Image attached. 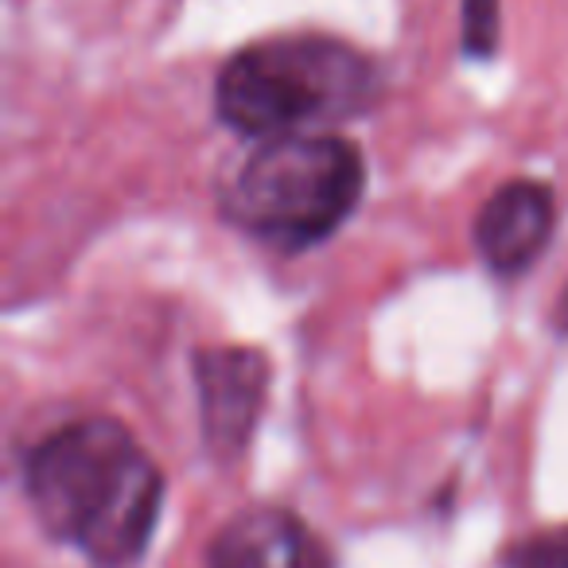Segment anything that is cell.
<instances>
[{
  "instance_id": "obj_1",
  "label": "cell",
  "mask_w": 568,
  "mask_h": 568,
  "mask_svg": "<svg viewBox=\"0 0 568 568\" xmlns=\"http://www.w3.org/2000/svg\"><path fill=\"white\" fill-rule=\"evenodd\" d=\"M40 529L94 568H133L164 514V471L113 417H79L24 456Z\"/></svg>"
},
{
  "instance_id": "obj_2",
  "label": "cell",
  "mask_w": 568,
  "mask_h": 568,
  "mask_svg": "<svg viewBox=\"0 0 568 568\" xmlns=\"http://www.w3.org/2000/svg\"><path fill=\"white\" fill-rule=\"evenodd\" d=\"M378 98L371 55L332 36H273L242 48L214 82V113L242 136L324 133Z\"/></svg>"
},
{
  "instance_id": "obj_3",
  "label": "cell",
  "mask_w": 568,
  "mask_h": 568,
  "mask_svg": "<svg viewBox=\"0 0 568 568\" xmlns=\"http://www.w3.org/2000/svg\"><path fill=\"white\" fill-rule=\"evenodd\" d=\"M366 191L358 144L339 133H288L261 141L222 191L234 226L284 253L320 245L355 214Z\"/></svg>"
},
{
  "instance_id": "obj_4",
  "label": "cell",
  "mask_w": 568,
  "mask_h": 568,
  "mask_svg": "<svg viewBox=\"0 0 568 568\" xmlns=\"http://www.w3.org/2000/svg\"><path fill=\"white\" fill-rule=\"evenodd\" d=\"M268 378H273V366L257 347L195 351L199 420H203L206 452L214 459L230 464L250 448L268 397Z\"/></svg>"
},
{
  "instance_id": "obj_5",
  "label": "cell",
  "mask_w": 568,
  "mask_h": 568,
  "mask_svg": "<svg viewBox=\"0 0 568 568\" xmlns=\"http://www.w3.org/2000/svg\"><path fill=\"white\" fill-rule=\"evenodd\" d=\"M557 230V203L545 183L510 180L479 206L475 214V250L490 273L518 276L552 242Z\"/></svg>"
},
{
  "instance_id": "obj_6",
  "label": "cell",
  "mask_w": 568,
  "mask_h": 568,
  "mask_svg": "<svg viewBox=\"0 0 568 568\" xmlns=\"http://www.w3.org/2000/svg\"><path fill=\"white\" fill-rule=\"evenodd\" d=\"M211 568H332V557L293 510L253 506L219 529Z\"/></svg>"
},
{
  "instance_id": "obj_7",
  "label": "cell",
  "mask_w": 568,
  "mask_h": 568,
  "mask_svg": "<svg viewBox=\"0 0 568 568\" xmlns=\"http://www.w3.org/2000/svg\"><path fill=\"white\" fill-rule=\"evenodd\" d=\"M498 32H503V9L498 0H464V55L490 59L498 51Z\"/></svg>"
},
{
  "instance_id": "obj_8",
  "label": "cell",
  "mask_w": 568,
  "mask_h": 568,
  "mask_svg": "<svg viewBox=\"0 0 568 568\" xmlns=\"http://www.w3.org/2000/svg\"><path fill=\"white\" fill-rule=\"evenodd\" d=\"M503 568H568V529H545L518 541L503 557Z\"/></svg>"
},
{
  "instance_id": "obj_9",
  "label": "cell",
  "mask_w": 568,
  "mask_h": 568,
  "mask_svg": "<svg viewBox=\"0 0 568 568\" xmlns=\"http://www.w3.org/2000/svg\"><path fill=\"white\" fill-rule=\"evenodd\" d=\"M557 324H560V327H565V332H568V293H565V301L557 304Z\"/></svg>"
}]
</instances>
